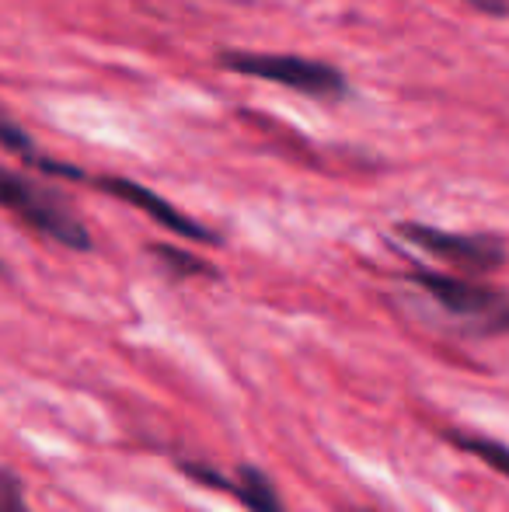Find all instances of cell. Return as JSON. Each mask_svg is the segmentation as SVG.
I'll return each mask as SVG.
<instances>
[{
	"label": "cell",
	"mask_w": 509,
	"mask_h": 512,
	"mask_svg": "<svg viewBox=\"0 0 509 512\" xmlns=\"http://www.w3.org/2000/svg\"><path fill=\"white\" fill-rule=\"evenodd\" d=\"M0 199H4V206L11 213H18L28 227L39 230L49 241L74 251L91 248L88 227L77 220V213L56 189H46V185L32 182V178L18 175V171H4V178H0Z\"/></svg>",
	"instance_id": "obj_2"
},
{
	"label": "cell",
	"mask_w": 509,
	"mask_h": 512,
	"mask_svg": "<svg viewBox=\"0 0 509 512\" xmlns=\"http://www.w3.org/2000/svg\"><path fill=\"white\" fill-rule=\"evenodd\" d=\"M398 230L415 248L464 272H492L506 262V244L489 234H450V230L426 227V223H401Z\"/></svg>",
	"instance_id": "obj_4"
},
{
	"label": "cell",
	"mask_w": 509,
	"mask_h": 512,
	"mask_svg": "<svg viewBox=\"0 0 509 512\" xmlns=\"http://www.w3.org/2000/svg\"><path fill=\"white\" fill-rule=\"evenodd\" d=\"M105 192H112V196H119L123 203L143 209V213L150 216L154 223H161V227H168L171 234L178 237H189V241H199V244H217L220 237L213 234V230H206L203 223L189 220V216L182 213V209H175L168 203V199H161L157 192H150L147 185H136V182H126V178H102Z\"/></svg>",
	"instance_id": "obj_6"
},
{
	"label": "cell",
	"mask_w": 509,
	"mask_h": 512,
	"mask_svg": "<svg viewBox=\"0 0 509 512\" xmlns=\"http://www.w3.org/2000/svg\"><path fill=\"white\" fill-rule=\"evenodd\" d=\"M150 255L161 258V265L168 272H175V276H217V269L206 262H199V258L185 255V251L171 248V244H150Z\"/></svg>",
	"instance_id": "obj_8"
},
{
	"label": "cell",
	"mask_w": 509,
	"mask_h": 512,
	"mask_svg": "<svg viewBox=\"0 0 509 512\" xmlns=\"http://www.w3.org/2000/svg\"><path fill=\"white\" fill-rule=\"evenodd\" d=\"M471 4L485 7V11H496V14H506V11H509V4H506V0H471Z\"/></svg>",
	"instance_id": "obj_10"
},
{
	"label": "cell",
	"mask_w": 509,
	"mask_h": 512,
	"mask_svg": "<svg viewBox=\"0 0 509 512\" xmlns=\"http://www.w3.org/2000/svg\"><path fill=\"white\" fill-rule=\"evenodd\" d=\"M178 467H182L196 485L217 488V492H227L231 499H238L248 512H290L283 502V495L276 492V485H272V481L252 464H241L234 478H224L220 471H213L210 464H199V460L196 464H192V460H182Z\"/></svg>",
	"instance_id": "obj_5"
},
{
	"label": "cell",
	"mask_w": 509,
	"mask_h": 512,
	"mask_svg": "<svg viewBox=\"0 0 509 512\" xmlns=\"http://www.w3.org/2000/svg\"><path fill=\"white\" fill-rule=\"evenodd\" d=\"M220 67L234 70V74L258 77V81L279 84V88L300 91L311 98H335L349 95V84L342 77V70L328 67L318 60H304V56H276V53H248V49H227L220 53Z\"/></svg>",
	"instance_id": "obj_3"
},
{
	"label": "cell",
	"mask_w": 509,
	"mask_h": 512,
	"mask_svg": "<svg viewBox=\"0 0 509 512\" xmlns=\"http://www.w3.org/2000/svg\"><path fill=\"white\" fill-rule=\"evenodd\" d=\"M408 283L426 293L468 335H509V293L475 283V279L429 269H412Z\"/></svg>",
	"instance_id": "obj_1"
},
{
	"label": "cell",
	"mask_w": 509,
	"mask_h": 512,
	"mask_svg": "<svg viewBox=\"0 0 509 512\" xmlns=\"http://www.w3.org/2000/svg\"><path fill=\"white\" fill-rule=\"evenodd\" d=\"M0 512H32V506L25 502L18 485V474L4 471V488H0Z\"/></svg>",
	"instance_id": "obj_9"
},
{
	"label": "cell",
	"mask_w": 509,
	"mask_h": 512,
	"mask_svg": "<svg viewBox=\"0 0 509 512\" xmlns=\"http://www.w3.org/2000/svg\"><path fill=\"white\" fill-rule=\"evenodd\" d=\"M447 439L454 446H461L464 453H471V457H478L482 464H489L492 471L506 474L509 478V446L499 443V439L492 436H478V432H447Z\"/></svg>",
	"instance_id": "obj_7"
}]
</instances>
